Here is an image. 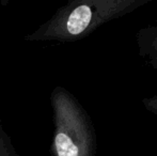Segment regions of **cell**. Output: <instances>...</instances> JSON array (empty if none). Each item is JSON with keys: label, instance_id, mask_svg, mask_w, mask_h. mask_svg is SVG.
<instances>
[{"label": "cell", "instance_id": "obj_1", "mask_svg": "<svg viewBox=\"0 0 157 156\" xmlns=\"http://www.w3.org/2000/svg\"><path fill=\"white\" fill-rule=\"evenodd\" d=\"M153 0H68L45 27V39L71 40L89 36L101 25L136 11Z\"/></svg>", "mask_w": 157, "mask_h": 156}, {"label": "cell", "instance_id": "obj_2", "mask_svg": "<svg viewBox=\"0 0 157 156\" xmlns=\"http://www.w3.org/2000/svg\"><path fill=\"white\" fill-rule=\"evenodd\" d=\"M55 131L52 152L58 156H91L95 134L89 117L77 101L63 89L52 93Z\"/></svg>", "mask_w": 157, "mask_h": 156}, {"label": "cell", "instance_id": "obj_3", "mask_svg": "<svg viewBox=\"0 0 157 156\" xmlns=\"http://www.w3.org/2000/svg\"><path fill=\"white\" fill-rule=\"evenodd\" d=\"M139 55L157 69V24L142 28L137 34Z\"/></svg>", "mask_w": 157, "mask_h": 156}, {"label": "cell", "instance_id": "obj_4", "mask_svg": "<svg viewBox=\"0 0 157 156\" xmlns=\"http://www.w3.org/2000/svg\"><path fill=\"white\" fill-rule=\"evenodd\" d=\"M142 104H143V106H144V108L147 109L149 112L157 116V95L144 98V100L142 101Z\"/></svg>", "mask_w": 157, "mask_h": 156}, {"label": "cell", "instance_id": "obj_5", "mask_svg": "<svg viewBox=\"0 0 157 156\" xmlns=\"http://www.w3.org/2000/svg\"><path fill=\"white\" fill-rule=\"evenodd\" d=\"M6 154V151H4V146H3V141L0 138V155H4Z\"/></svg>", "mask_w": 157, "mask_h": 156}, {"label": "cell", "instance_id": "obj_6", "mask_svg": "<svg viewBox=\"0 0 157 156\" xmlns=\"http://www.w3.org/2000/svg\"><path fill=\"white\" fill-rule=\"evenodd\" d=\"M3 1H6V0H3Z\"/></svg>", "mask_w": 157, "mask_h": 156}]
</instances>
